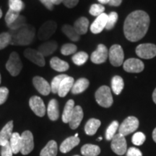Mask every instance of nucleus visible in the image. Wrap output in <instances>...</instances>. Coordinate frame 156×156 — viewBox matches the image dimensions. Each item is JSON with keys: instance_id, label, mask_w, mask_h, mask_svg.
Listing matches in <instances>:
<instances>
[{"instance_id": "20e7f679", "label": "nucleus", "mask_w": 156, "mask_h": 156, "mask_svg": "<svg viewBox=\"0 0 156 156\" xmlns=\"http://www.w3.org/2000/svg\"><path fill=\"white\" fill-rule=\"evenodd\" d=\"M6 69L13 77H16L23 69V64L17 52H12L8 61L6 63Z\"/></svg>"}, {"instance_id": "1a4fd4ad", "label": "nucleus", "mask_w": 156, "mask_h": 156, "mask_svg": "<svg viewBox=\"0 0 156 156\" xmlns=\"http://www.w3.org/2000/svg\"><path fill=\"white\" fill-rule=\"evenodd\" d=\"M34 148V136L32 132L28 130L23 132L21 134V150L20 153L26 155L32 152Z\"/></svg>"}, {"instance_id": "3c124183", "label": "nucleus", "mask_w": 156, "mask_h": 156, "mask_svg": "<svg viewBox=\"0 0 156 156\" xmlns=\"http://www.w3.org/2000/svg\"><path fill=\"white\" fill-rule=\"evenodd\" d=\"M51 2L53 5H58L62 3V0H51Z\"/></svg>"}, {"instance_id": "e433bc0d", "label": "nucleus", "mask_w": 156, "mask_h": 156, "mask_svg": "<svg viewBox=\"0 0 156 156\" xmlns=\"http://www.w3.org/2000/svg\"><path fill=\"white\" fill-rule=\"evenodd\" d=\"M77 46L73 44H65L62 46L61 53L64 56H69L77 51Z\"/></svg>"}, {"instance_id": "6e6d98bb", "label": "nucleus", "mask_w": 156, "mask_h": 156, "mask_svg": "<svg viewBox=\"0 0 156 156\" xmlns=\"http://www.w3.org/2000/svg\"><path fill=\"white\" fill-rule=\"evenodd\" d=\"M2 17V9H0V18Z\"/></svg>"}, {"instance_id": "a878e982", "label": "nucleus", "mask_w": 156, "mask_h": 156, "mask_svg": "<svg viewBox=\"0 0 156 156\" xmlns=\"http://www.w3.org/2000/svg\"><path fill=\"white\" fill-rule=\"evenodd\" d=\"M101 122L96 119H90L87 121L85 126V132L89 136H93L96 133L97 130L100 127Z\"/></svg>"}, {"instance_id": "37998d69", "label": "nucleus", "mask_w": 156, "mask_h": 156, "mask_svg": "<svg viewBox=\"0 0 156 156\" xmlns=\"http://www.w3.org/2000/svg\"><path fill=\"white\" fill-rule=\"evenodd\" d=\"M145 139H146V136L145 134L141 132H136V133L134 134L132 138V142L134 145L140 146V145H142V144L145 142Z\"/></svg>"}, {"instance_id": "c85d7f7f", "label": "nucleus", "mask_w": 156, "mask_h": 156, "mask_svg": "<svg viewBox=\"0 0 156 156\" xmlns=\"http://www.w3.org/2000/svg\"><path fill=\"white\" fill-rule=\"evenodd\" d=\"M100 153L101 148L92 144H86L81 148V153L84 156H97Z\"/></svg>"}, {"instance_id": "5701e85b", "label": "nucleus", "mask_w": 156, "mask_h": 156, "mask_svg": "<svg viewBox=\"0 0 156 156\" xmlns=\"http://www.w3.org/2000/svg\"><path fill=\"white\" fill-rule=\"evenodd\" d=\"M48 116L50 120L56 121L59 117V110H58V103L56 99H51L49 101L47 108Z\"/></svg>"}, {"instance_id": "de8ad7c7", "label": "nucleus", "mask_w": 156, "mask_h": 156, "mask_svg": "<svg viewBox=\"0 0 156 156\" xmlns=\"http://www.w3.org/2000/svg\"><path fill=\"white\" fill-rule=\"evenodd\" d=\"M79 2V0H62V3L68 8H73Z\"/></svg>"}, {"instance_id": "412c9836", "label": "nucleus", "mask_w": 156, "mask_h": 156, "mask_svg": "<svg viewBox=\"0 0 156 156\" xmlns=\"http://www.w3.org/2000/svg\"><path fill=\"white\" fill-rule=\"evenodd\" d=\"M58 44L55 41H49L43 43L38 46V51L44 56H48L54 53L57 49Z\"/></svg>"}, {"instance_id": "9d476101", "label": "nucleus", "mask_w": 156, "mask_h": 156, "mask_svg": "<svg viewBox=\"0 0 156 156\" xmlns=\"http://www.w3.org/2000/svg\"><path fill=\"white\" fill-rule=\"evenodd\" d=\"M112 151L118 155H123L126 153V141L124 136L118 133L112 140Z\"/></svg>"}, {"instance_id": "ea45409f", "label": "nucleus", "mask_w": 156, "mask_h": 156, "mask_svg": "<svg viewBox=\"0 0 156 156\" xmlns=\"http://www.w3.org/2000/svg\"><path fill=\"white\" fill-rule=\"evenodd\" d=\"M20 12H17L13 11L12 9H9V10L7 11V14L5 15V22L6 24H7V26L9 25H11L13 22H15L16 20L20 16Z\"/></svg>"}, {"instance_id": "cd10ccee", "label": "nucleus", "mask_w": 156, "mask_h": 156, "mask_svg": "<svg viewBox=\"0 0 156 156\" xmlns=\"http://www.w3.org/2000/svg\"><path fill=\"white\" fill-rule=\"evenodd\" d=\"M74 108H75V101L70 99L66 103L64 106L63 114H62V122L64 123H69L71 119L72 115L73 114Z\"/></svg>"}, {"instance_id": "dca6fc26", "label": "nucleus", "mask_w": 156, "mask_h": 156, "mask_svg": "<svg viewBox=\"0 0 156 156\" xmlns=\"http://www.w3.org/2000/svg\"><path fill=\"white\" fill-rule=\"evenodd\" d=\"M107 20H108V15L103 13L96 17L94 22L90 25V31L94 34H100L104 28H106Z\"/></svg>"}, {"instance_id": "b1692460", "label": "nucleus", "mask_w": 156, "mask_h": 156, "mask_svg": "<svg viewBox=\"0 0 156 156\" xmlns=\"http://www.w3.org/2000/svg\"><path fill=\"white\" fill-rule=\"evenodd\" d=\"M50 66L52 69L58 73H64L67 71L69 68V64L58 57H53L50 60Z\"/></svg>"}, {"instance_id": "4c0bfd02", "label": "nucleus", "mask_w": 156, "mask_h": 156, "mask_svg": "<svg viewBox=\"0 0 156 156\" xmlns=\"http://www.w3.org/2000/svg\"><path fill=\"white\" fill-rule=\"evenodd\" d=\"M26 24H27L26 18H25L24 16H23V15H20L18 18H17L15 22H13L11 25H8L7 27H8L9 30H15L20 28H21V27L24 26V25Z\"/></svg>"}, {"instance_id": "052dcab7", "label": "nucleus", "mask_w": 156, "mask_h": 156, "mask_svg": "<svg viewBox=\"0 0 156 156\" xmlns=\"http://www.w3.org/2000/svg\"><path fill=\"white\" fill-rule=\"evenodd\" d=\"M74 156H80V155H74Z\"/></svg>"}, {"instance_id": "6ab92c4d", "label": "nucleus", "mask_w": 156, "mask_h": 156, "mask_svg": "<svg viewBox=\"0 0 156 156\" xmlns=\"http://www.w3.org/2000/svg\"><path fill=\"white\" fill-rule=\"evenodd\" d=\"M74 83H75L74 78L69 77V76H67L60 84L59 88L58 90V95L62 98L65 97L73 88Z\"/></svg>"}, {"instance_id": "bb28decb", "label": "nucleus", "mask_w": 156, "mask_h": 156, "mask_svg": "<svg viewBox=\"0 0 156 156\" xmlns=\"http://www.w3.org/2000/svg\"><path fill=\"white\" fill-rule=\"evenodd\" d=\"M57 152V144L54 140H51L41 151L40 156H56Z\"/></svg>"}, {"instance_id": "4be33fe9", "label": "nucleus", "mask_w": 156, "mask_h": 156, "mask_svg": "<svg viewBox=\"0 0 156 156\" xmlns=\"http://www.w3.org/2000/svg\"><path fill=\"white\" fill-rule=\"evenodd\" d=\"M73 27L80 36L85 35L87 32V29L89 27L88 19L85 17H80L74 23Z\"/></svg>"}, {"instance_id": "4d7b16f0", "label": "nucleus", "mask_w": 156, "mask_h": 156, "mask_svg": "<svg viewBox=\"0 0 156 156\" xmlns=\"http://www.w3.org/2000/svg\"><path fill=\"white\" fill-rule=\"evenodd\" d=\"M97 140H98V141H101V140H102V136H100V137H99Z\"/></svg>"}, {"instance_id": "a211bd4d", "label": "nucleus", "mask_w": 156, "mask_h": 156, "mask_svg": "<svg viewBox=\"0 0 156 156\" xmlns=\"http://www.w3.org/2000/svg\"><path fill=\"white\" fill-rule=\"evenodd\" d=\"M83 111L81 106H76L74 108L73 114L69 122V126L72 129H76L80 126L83 119Z\"/></svg>"}, {"instance_id": "39448f33", "label": "nucleus", "mask_w": 156, "mask_h": 156, "mask_svg": "<svg viewBox=\"0 0 156 156\" xmlns=\"http://www.w3.org/2000/svg\"><path fill=\"white\" fill-rule=\"evenodd\" d=\"M139 120L134 116H129L119 127V133L123 136H126L136 131L139 127Z\"/></svg>"}, {"instance_id": "c9c22d12", "label": "nucleus", "mask_w": 156, "mask_h": 156, "mask_svg": "<svg viewBox=\"0 0 156 156\" xmlns=\"http://www.w3.org/2000/svg\"><path fill=\"white\" fill-rule=\"evenodd\" d=\"M12 37L9 32H4L0 34V50H2L11 44Z\"/></svg>"}, {"instance_id": "a19ab883", "label": "nucleus", "mask_w": 156, "mask_h": 156, "mask_svg": "<svg viewBox=\"0 0 156 156\" xmlns=\"http://www.w3.org/2000/svg\"><path fill=\"white\" fill-rule=\"evenodd\" d=\"M117 20H118V14L116 12H110V14L108 15V20H107V24L106 26V30H109L114 28V25H116L117 22Z\"/></svg>"}, {"instance_id": "6e6552de", "label": "nucleus", "mask_w": 156, "mask_h": 156, "mask_svg": "<svg viewBox=\"0 0 156 156\" xmlns=\"http://www.w3.org/2000/svg\"><path fill=\"white\" fill-rule=\"evenodd\" d=\"M136 54L139 57L150 59L156 56V45L153 44H142L136 48Z\"/></svg>"}, {"instance_id": "8fccbe9b", "label": "nucleus", "mask_w": 156, "mask_h": 156, "mask_svg": "<svg viewBox=\"0 0 156 156\" xmlns=\"http://www.w3.org/2000/svg\"><path fill=\"white\" fill-rule=\"evenodd\" d=\"M122 2V0H111L109 2L108 5L110 6H114V7H118Z\"/></svg>"}, {"instance_id": "7ed1b4c3", "label": "nucleus", "mask_w": 156, "mask_h": 156, "mask_svg": "<svg viewBox=\"0 0 156 156\" xmlns=\"http://www.w3.org/2000/svg\"><path fill=\"white\" fill-rule=\"evenodd\" d=\"M95 97L98 104L104 108H109L112 106L114 102L110 87L106 85L99 87L95 92Z\"/></svg>"}, {"instance_id": "2eb2a0df", "label": "nucleus", "mask_w": 156, "mask_h": 156, "mask_svg": "<svg viewBox=\"0 0 156 156\" xmlns=\"http://www.w3.org/2000/svg\"><path fill=\"white\" fill-rule=\"evenodd\" d=\"M33 84L38 92L43 95H48L51 91L50 84L40 76H36L33 78Z\"/></svg>"}, {"instance_id": "f8f14e48", "label": "nucleus", "mask_w": 156, "mask_h": 156, "mask_svg": "<svg viewBox=\"0 0 156 156\" xmlns=\"http://www.w3.org/2000/svg\"><path fill=\"white\" fill-rule=\"evenodd\" d=\"M108 56V50L103 44H99L97 49L93 51L90 56L91 62L96 64L106 62Z\"/></svg>"}, {"instance_id": "473e14b6", "label": "nucleus", "mask_w": 156, "mask_h": 156, "mask_svg": "<svg viewBox=\"0 0 156 156\" xmlns=\"http://www.w3.org/2000/svg\"><path fill=\"white\" fill-rule=\"evenodd\" d=\"M73 63L77 66H81L84 64L88 59V54L86 52L80 51L75 54L72 58Z\"/></svg>"}, {"instance_id": "f3484780", "label": "nucleus", "mask_w": 156, "mask_h": 156, "mask_svg": "<svg viewBox=\"0 0 156 156\" xmlns=\"http://www.w3.org/2000/svg\"><path fill=\"white\" fill-rule=\"evenodd\" d=\"M13 121H9L0 132V146H5L9 143V140L12 134Z\"/></svg>"}, {"instance_id": "603ef678", "label": "nucleus", "mask_w": 156, "mask_h": 156, "mask_svg": "<svg viewBox=\"0 0 156 156\" xmlns=\"http://www.w3.org/2000/svg\"><path fill=\"white\" fill-rule=\"evenodd\" d=\"M153 100L154 101V103L156 104V88L154 90L153 93Z\"/></svg>"}, {"instance_id": "2f4dec72", "label": "nucleus", "mask_w": 156, "mask_h": 156, "mask_svg": "<svg viewBox=\"0 0 156 156\" xmlns=\"http://www.w3.org/2000/svg\"><path fill=\"white\" fill-rule=\"evenodd\" d=\"M124 83L122 77L120 76L116 75L112 80V88L113 92L116 95H119L124 89Z\"/></svg>"}, {"instance_id": "79ce46f5", "label": "nucleus", "mask_w": 156, "mask_h": 156, "mask_svg": "<svg viewBox=\"0 0 156 156\" xmlns=\"http://www.w3.org/2000/svg\"><path fill=\"white\" fill-rule=\"evenodd\" d=\"M105 7L104 6H103L101 4H94L90 7V14L93 16L98 17L99 15H101L103 13H104Z\"/></svg>"}, {"instance_id": "13d9d810", "label": "nucleus", "mask_w": 156, "mask_h": 156, "mask_svg": "<svg viewBox=\"0 0 156 156\" xmlns=\"http://www.w3.org/2000/svg\"><path fill=\"white\" fill-rule=\"evenodd\" d=\"M0 84H1V74H0Z\"/></svg>"}, {"instance_id": "aec40b11", "label": "nucleus", "mask_w": 156, "mask_h": 156, "mask_svg": "<svg viewBox=\"0 0 156 156\" xmlns=\"http://www.w3.org/2000/svg\"><path fill=\"white\" fill-rule=\"evenodd\" d=\"M80 138L78 136H69L64 140L63 142L60 145L59 150L62 153H67L69 152L71 150H73L74 147L79 145L80 143Z\"/></svg>"}, {"instance_id": "423d86ee", "label": "nucleus", "mask_w": 156, "mask_h": 156, "mask_svg": "<svg viewBox=\"0 0 156 156\" xmlns=\"http://www.w3.org/2000/svg\"><path fill=\"white\" fill-rule=\"evenodd\" d=\"M57 24L54 20H48L40 27L38 31V38L41 41L49 39L56 32Z\"/></svg>"}, {"instance_id": "49530a36", "label": "nucleus", "mask_w": 156, "mask_h": 156, "mask_svg": "<svg viewBox=\"0 0 156 156\" xmlns=\"http://www.w3.org/2000/svg\"><path fill=\"white\" fill-rule=\"evenodd\" d=\"M126 156H142V153L137 148L129 147L126 152Z\"/></svg>"}, {"instance_id": "a18cd8bd", "label": "nucleus", "mask_w": 156, "mask_h": 156, "mask_svg": "<svg viewBox=\"0 0 156 156\" xmlns=\"http://www.w3.org/2000/svg\"><path fill=\"white\" fill-rule=\"evenodd\" d=\"M1 155H2V156H12L13 152L10 147L9 143L7 144L6 145L2 146V147Z\"/></svg>"}, {"instance_id": "bf43d9fd", "label": "nucleus", "mask_w": 156, "mask_h": 156, "mask_svg": "<svg viewBox=\"0 0 156 156\" xmlns=\"http://www.w3.org/2000/svg\"><path fill=\"white\" fill-rule=\"evenodd\" d=\"M75 136H78V134L77 133V134H75Z\"/></svg>"}, {"instance_id": "09e8293b", "label": "nucleus", "mask_w": 156, "mask_h": 156, "mask_svg": "<svg viewBox=\"0 0 156 156\" xmlns=\"http://www.w3.org/2000/svg\"><path fill=\"white\" fill-rule=\"evenodd\" d=\"M40 1L49 10H52L54 9V5L52 4L51 0H40Z\"/></svg>"}, {"instance_id": "864d4df0", "label": "nucleus", "mask_w": 156, "mask_h": 156, "mask_svg": "<svg viewBox=\"0 0 156 156\" xmlns=\"http://www.w3.org/2000/svg\"><path fill=\"white\" fill-rule=\"evenodd\" d=\"M98 1L101 5V4H108L111 0H98Z\"/></svg>"}, {"instance_id": "4468645a", "label": "nucleus", "mask_w": 156, "mask_h": 156, "mask_svg": "<svg viewBox=\"0 0 156 156\" xmlns=\"http://www.w3.org/2000/svg\"><path fill=\"white\" fill-rule=\"evenodd\" d=\"M24 56L31 62L39 67H44L45 65L44 56L38 51V50L30 48H26L24 51Z\"/></svg>"}, {"instance_id": "f257e3e1", "label": "nucleus", "mask_w": 156, "mask_h": 156, "mask_svg": "<svg viewBox=\"0 0 156 156\" xmlns=\"http://www.w3.org/2000/svg\"><path fill=\"white\" fill-rule=\"evenodd\" d=\"M150 17L142 10L132 12L126 17L124 23V34L131 42L141 40L147 34L150 26Z\"/></svg>"}, {"instance_id": "c756f323", "label": "nucleus", "mask_w": 156, "mask_h": 156, "mask_svg": "<svg viewBox=\"0 0 156 156\" xmlns=\"http://www.w3.org/2000/svg\"><path fill=\"white\" fill-rule=\"evenodd\" d=\"M9 145L13 154H17L21 150V135L17 132H13L9 140Z\"/></svg>"}, {"instance_id": "9b49d317", "label": "nucleus", "mask_w": 156, "mask_h": 156, "mask_svg": "<svg viewBox=\"0 0 156 156\" xmlns=\"http://www.w3.org/2000/svg\"><path fill=\"white\" fill-rule=\"evenodd\" d=\"M123 67L127 73H139L143 71L145 65L141 60L135 58H130L123 63Z\"/></svg>"}, {"instance_id": "ddd939ff", "label": "nucleus", "mask_w": 156, "mask_h": 156, "mask_svg": "<svg viewBox=\"0 0 156 156\" xmlns=\"http://www.w3.org/2000/svg\"><path fill=\"white\" fill-rule=\"evenodd\" d=\"M29 106L34 114L39 117H43L46 114V106L41 98L37 95L32 96L29 101Z\"/></svg>"}, {"instance_id": "393cba45", "label": "nucleus", "mask_w": 156, "mask_h": 156, "mask_svg": "<svg viewBox=\"0 0 156 156\" xmlns=\"http://www.w3.org/2000/svg\"><path fill=\"white\" fill-rule=\"evenodd\" d=\"M90 82L86 78H80L74 83L71 92L73 94L77 95L84 92L88 87Z\"/></svg>"}, {"instance_id": "72a5a7b5", "label": "nucleus", "mask_w": 156, "mask_h": 156, "mask_svg": "<svg viewBox=\"0 0 156 156\" xmlns=\"http://www.w3.org/2000/svg\"><path fill=\"white\" fill-rule=\"evenodd\" d=\"M119 127V124L117 121H114L112 122L106 132V138L107 140H112L113 139Z\"/></svg>"}, {"instance_id": "7c9ffc66", "label": "nucleus", "mask_w": 156, "mask_h": 156, "mask_svg": "<svg viewBox=\"0 0 156 156\" xmlns=\"http://www.w3.org/2000/svg\"><path fill=\"white\" fill-rule=\"evenodd\" d=\"M62 30L63 34H65L73 41H78L80 38V36L77 34V31L72 25L67 24L64 25L62 28Z\"/></svg>"}, {"instance_id": "0eeeda50", "label": "nucleus", "mask_w": 156, "mask_h": 156, "mask_svg": "<svg viewBox=\"0 0 156 156\" xmlns=\"http://www.w3.org/2000/svg\"><path fill=\"white\" fill-rule=\"evenodd\" d=\"M109 60L114 67H119L124 62V54L120 45L114 44L110 48L108 51Z\"/></svg>"}, {"instance_id": "f704fd0d", "label": "nucleus", "mask_w": 156, "mask_h": 156, "mask_svg": "<svg viewBox=\"0 0 156 156\" xmlns=\"http://www.w3.org/2000/svg\"><path fill=\"white\" fill-rule=\"evenodd\" d=\"M67 75L62 74V75H58L56 76L52 80L51 83V92L53 93H58V88H59L60 84L62 81L67 77Z\"/></svg>"}, {"instance_id": "c03bdc74", "label": "nucleus", "mask_w": 156, "mask_h": 156, "mask_svg": "<svg viewBox=\"0 0 156 156\" xmlns=\"http://www.w3.org/2000/svg\"><path fill=\"white\" fill-rule=\"evenodd\" d=\"M9 95V90L6 87H0V105L3 104L7 101Z\"/></svg>"}, {"instance_id": "f03ea898", "label": "nucleus", "mask_w": 156, "mask_h": 156, "mask_svg": "<svg viewBox=\"0 0 156 156\" xmlns=\"http://www.w3.org/2000/svg\"><path fill=\"white\" fill-rule=\"evenodd\" d=\"M8 32L11 35V45L13 46H28L34 41L36 29L33 25L26 24L17 30Z\"/></svg>"}, {"instance_id": "5fc2aeb1", "label": "nucleus", "mask_w": 156, "mask_h": 156, "mask_svg": "<svg viewBox=\"0 0 156 156\" xmlns=\"http://www.w3.org/2000/svg\"><path fill=\"white\" fill-rule=\"evenodd\" d=\"M153 139L154 141L156 142V128L153 130Z\"/></svg>"}, {"instance_id": "58836bf2", "label": "nucleus", "mask_w": 156, "mask_h": 156, "mask_svg": "<svg viewBox=\"0 0 156 156\" xmlns=\"http://www.w3.org/2000/svg\"><path fill=\"white\" fill-rule=\"evenodd\" d=\"M9 7L12 10L20 12L24 8V3L22 0H9Z\"/></svg>"}]
</instances>
